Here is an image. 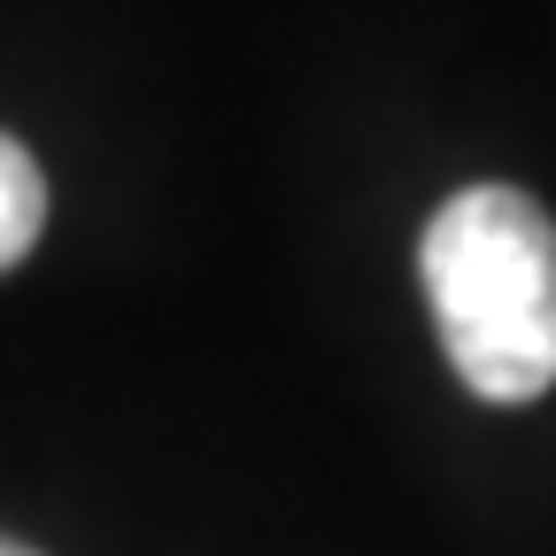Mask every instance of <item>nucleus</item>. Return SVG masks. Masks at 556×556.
<instances>
[{
  "label": "nucleus",
  "instance_id": "obj_3",
  "mask_svg": "<svg viewBox=\"0 0 556 556\" xmlns=\"http://www.w3.org/2000/svg\"><path fill=\"white\" fill-rule=\"evenodd\" d=\"M0 556H39V548H24V541H9V533H0Z\"/></svg>",
  "mask_w": 556,
  "mask_h": 556
},
{
  "label": "nucleus",
  "instance_id": "obj_1",
  "mask_svg": "<svg viewBox=\"0 0 556 556\" xmlns=\"http://www.w3.org/2000/svg\"><path fill=\"white\" fill-rule=\"evenodd\" d=\"M426 302L456 379L479 402H533L556 387V225L518 186H464L433 208Z\"/></svg>",
  "mask_w": 556,
  "mask_h": 556
},
{
  "label": "nucleus",
  "instance_id": "obj_2",
  "mask_svg": "<svg viewBox=\"0 0 556 556\" xmlns=\"http://www.w3.org/2000/svg\"><path fill=\"white\" fill-rule=\"evenodd\" d=\"M39 225H47V178L16 139L0 131V270H16L39 248Z\"/></svg>",
  "mask_w": 556,
  "mask_h": 556
}]
</instances>
